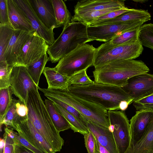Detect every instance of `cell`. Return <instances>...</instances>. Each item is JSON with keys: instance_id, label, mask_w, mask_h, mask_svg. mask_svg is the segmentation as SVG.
Segmentation results:
<instances>
[{"instance_id": "6da1fadb", "label": "cell", "mask_w": 153, "mask_h": 153, "mask_svg": "<svg viewBox=\"0 0 153 153\" xmlns=\"http://www.w3.org/2000/svg\"><path fill=\"white\" fill-rule=\"evenodd\" d=\"M68 91L73 95L96 104L107 111L120 110L123 101L131 103L133 99L122 88L94 82L85 85H72Z\"/></svg>"}, {"instance_id": "7a4b0ae2", "label": "cell", "mask_w": 153, "mask_h": 153, "mask_svg": "<svg viewBox=\"0 0 153 153\" xmlns=\"http://www.w3.org/2000/svg\"><path fill=\"white\" fill-rule=\"evenodd\" d=\"M26 106L28 108L27 118L36 130L56 152H60L64 145V140L55 127L38 88L29 91Z\"/></svg>"}, {"instance_id": "3957f363", "label": "cell", "mask_w": 153, "mask_h": 153, "mask_svg": "<svg viewBox=\"0 0 153 153\" xmlns=\"http://www.w3.org/2000/svg\"><path fill=\"white\" fill-rule=\"evenodd\" d=\"M149 71L142 61L130 59L117 60L97 66L93 73L95 82L122 88L131 77Z\"/></svg>"}, {"instance_id": "277c9868", "label": "cell", "mask_w": 153, "mask_h": 153, "mask_svg": "<svg viewBox=\"0 0 153 153\" xmlns=\"http://www.w3.org/2000/svg\"><path fill=\"white\" fill-rule=\"evenodd\" d=\"M37 88L48 99L62 101L75 108L87 121L109 128L108 111L101 107L76 97L68 90Z\"/></svg>"}, {"instance_id": "5b68a950", "label": "cell", "mask_w": 153, "mask_h": 153, "mask_svg": "<svg viewBox=\"0 0 153 153\" xmlns=\"http://www.w3.org/2000/svg\"><path fill=\"white\" fill-rule=\"evenodd\" d=\"M87 25L79 22H71L63 27L62 32L51 45L47 53L49 60L55 63L80 45L90 42Z\"/></svg>"}, {"instance_id": "8992f818", "label": "cell", "mask_w": 153, "mask_h": 153, "mask_svg": "<svg viewBox=\"0 0 153 153\" xmlns=\"http://www.w3.org/2000/svg\"><path fill=\"white\" fill-rule=\"evenodd\" d=\"M96 48L85 43L62 57L54 68L61 74L69 77L93 66Z\"/></svg>"}, {"instance_id": "52a82bcc", "label": "cell", "mask_w": 153, "mask_h": 153, "mask_svg": "<svg viewBox=\"0 0 153 153\" xmlns=\"http://www.w3.org/2000/svg\"><path fill=\"white\" fill-rule=\"evenodd\" d=\"M143 50L138 40L135 42L114 45L109 42L96 48L93 66L94 68L114 61L134 59L138 57Z\"/></svg>"}, {"instance_id": "ba28073f", "label": "cell", "mask_w": 153, "mask_h": 153, "mask_svg": "<svg viewBox=\"0 0 153 153\" xmlns=\"http://www.w3.org/2000/svg\"><path fill=\"white\" fill-rule=\"evenodd\" d=\"M110 125L118 153H127L131 142L130 124L122 111H108Z\"/></svg>"}, {"instance_id": "9c48e42d", "label": "cell", "mask_w": 153, "mask_h": 153, "mask_svg": "<svg viewBox=\"0 0 153 153\" xmlns=\"http://www.w3.org/2000/svg\"><path fill=\"white\" fill-rule=\"evenodd\" d=\"M145 22L136 20L119 23L88 26L87 33L90 42L96 40L105 42L127 31L140 27Z\"/></svg>"}, {"instance_id": "30bf717a", "label": "cell", "mask_w": 153, "mask_h": 153, "mask_svg": "<svg viewBox=\"0 0 153 153\" xmlns=\"http://www.w3.org/2000/svg\"><path fill=\"white\" fill-rule=\"evenodd\" d=\"M49 45L35 31L25 43L17 58L16 65L27 66L47 53Z\"/></svg>"}, {"instance_id": "8fae6325", "label": "cell", "mask_w": 153, "mask_h": 153, "mask_svg": "<svg viewBox=\"0 0 153 153\" xmlns=\"http://www.w3.org/2000/svg\"><path fill=\"white\" fill-rule=\"evenodd\" d=\"M9 128L20 133L29 143L44 153H56L27 117H19L15 123Z\"/></svg>"}, {"instance_id": "7c38bea8", "label": "cell", "mask_w": 153, "mask_h": 153, "mask_svg": "<svg viewBox=\"0 0 153 153\" xmlns=\"http://www.w3.org/2000/svg\"><path fill=\"white\" fill-rule=\"evenodd\" d=\"M10 87L13 94L26 105L29 91L32 88H37L26 67L21 65L13 68Z\"/></svg>"}, {"instance_id": "4fadbf2b", "label": "cell", "mask_w": 153, "mask_h": 153, "mask_svg": "<svg viewBox=\"0 0 153 153\" xmlns=\"http://www.w3.org/2000/svg\"><path fill=\"white\" fill-rule=\"evenodd\" d=\"M122 88L134 102L149 96L153 94V74L147 73L134 76Z\"/></svg>"}, {"instance_id": "5bb4252c", "label": "cell", "mask_w": 153, "mask_h": 153, "mask_svg": "<svg viewBox=\"0 0 153 153\" xmlns=\"http://www.w3.org/2000/svg\"><path fill=\"white\" fill-rule=\"evenodd\" d=\"M29 21L33 29L49 45L54 42L53 29H49L37 16L28 0H14Z\"/></svg>"}, {"instance_id": "9a60e30c", "label": "cell", "mask_w": 153, "mask_h": 153, "mask_svg": "<svg viewBox=\"0 0 153 153\" xmlns=\"http://www.w3.org/2000/svg\"><path fill=\"white\" fill-rule=\"evenodd\" d=\"M33 32H29L19 30H14L5 54V60L8 65L13 67L16 65L17 58L24 45Z\"/></svg>"}, {"instance_id": "2e32d148", "label": "cell", "mask_w": 153, "mask_h": 153, "mask_svg": "<svg viewBox=\"0 0 153 153\" xmlns=\"http://www.w3.org/2000/svg\"><path fill=\"white\" fill-rule=\"evenodd\" d=\"M33 9L43 23L49 29L61 27L57 23L52 0H28Z\"/></svg>"}, {"instance_id": "e0dca14e", "label": "cell", "mask_w": 153, "mask_h": 153, "mask_svg": "<svg viewBox=\"0 0 153 153\" xmlns=\"http://www.w3.org/2000/svg\"><path fill=\"white\" fill-rule=\"evenodd\" d=\"M125 7L124 0H83L77 2L74 6V12L75 13L101 10Z\"/></svg>"}, {"instance_id": "ac0fdd59", "label": "cell", "mask_w": 153, "mask_h": 153, "mask_svg": "<svg viewBox=\"0 0 153 153\" xmlns=\"http://www.w3.org/2000/svg\"><path fill=\"white\" fill-rule=\"evenodd\" d=\"M86 126L98 142L110 153H118L112 133L111 130L87 121Z\"/></svg>"}, {"instance_id": "d6986e66", "label": "cell", "mask_w": 153, "mask_h": 153, "mask_svg": "<svg viewBox=\"0 0 153 153\" xmlns=\"http://www.w3.org/2000/svg\"><path fill=\"white\" fill-rule=\"evenodd\" d=\"M9 17L10 25L14 30H21L29 32L34 31L22 10L14 0H7Z\"/></svg>"}, {"instance_id": "ffe728a7", "label": "cell", "mask_w": 153, "mask_h": 153, "mask_svg": "<svg viewBox=\"0 0 153 153\" xmlns=\"http://www.w3.org/2000/svg\"><path fill=\"white\" fill-rule=\"evenodd\" d=\"M151 17V14L147 10L130 9L129 10L114 18L101 22L97 25L119 23L136 20H142L146 22L150 20Z\"/></svg>"}, {"instance_id": "44dd1931", "label": "cell", "mask_w": 153, "mask_h": 153, "mask_svg": "<svg viewBox=\"0 0 153 153\" xmlns=\"http://www.w3.org/2000/svg\"><path fill=\"white\" fill-rule=\"evenodd\" d=\"M42 73L46 79L48 88L68 91L69 77L59 73L54 68L45 67Z\"/></svg>"}, {"instance_id": "7402d4cb", "label": "cell", "mask_w": 153, "mask_h": 153, "mask_svg": "<svg viewBox=\"0 0 153 153\" xmlns=\"http://www.w3.org/2000/svg\"><path fill=\"white\" fill-rule=\"evenodd\" d=\"M44 103L55 127L59 132L70 128L65 118L56 109L54 102L47 99L45 100Z\"/></svg>"}, {"instance_id": "603a6c76", "label": "cell", "mask_w": 153, "mask_h": 153, "mask_svg": "<svg viewBox=\"0 0 153 153\" xmlns=\"http://www.w3.org/2000/svg\"><path fill=\"white\" fill-rule=\"evenodd\" d=\"M130 153H153V119L142 138Z\"/></svg>"}, {"instance_id": "cb8c5ba5", "label": "cell", "mask_w": 153, "mask_h": 153, "mask_svg": "<svg viewBox=\"0 0 153 153\" xmlns=\"http://www.w3.org/2000/svg\"><path fill=\"white\" fill-rule=\"evenodd\" d=\"M123 8L118 7L103 10L75 13L74 15L72 16L71 22H79L88 26L93 22L103 15Z\"/></svg>"}, {"instance_id": "d4e9b609", "label": "cell", "mask_w": 153, "mask_h": 153, "mask_svg": "<svg viewBox=\"0 0 153 153\" xmlns=\"http://www.w3.org/2000/svg\"><path fill=\"white\" fill-rule=\"evenodd\" d=\"M56 20L63 27L71 22L72 16L64 1L62 0H52Z\"/></svg>"}, {"instance_id": "484cf974", "label": "cell", "mask_w": 153, "mask_h": 153, "mask_svg": "<svg viewBox=\"0 0 153 153\" xmlns=\"http://www.w3.org/2000/svg\"><path fill=\"white\" fill-rule=\"evenodd\" d=\"M14 31L10 25L0 24V66L7 65L5 53Z\"/></svg>"}, {"instance_id": "4316f807", "label": "cell", "mask_w": 153, "mask_h": 153, "mask_svg": "<svg viewBox=\"0 0 153 153\" xmlns=\"http://www.w3.org/2000/svg\"><path fill=\"white\" fill-rule=\"evenodd\" d=\"M49 58L46 53L39 59L26 67L35 84L38 86L39 79Z\"/></svg>"}, {"instance_id": "83f0119b", "label": "cell", "mask_w": 153, "mask_h": 153, "mask_svg": "<svg viewBox=\"0 0 153 153\" xmlns=\"http://www.w3.org/2000/svg\"><path fill=\"white\" fill-rule=\"evenodd\" d=\"M54 103L56 109L65 118L71 128L74 132H78L83 135L89 132L87 126L75 117L58 104Z\"/></svg>"}, {"instance_id": "f1b7e54d", "label": "cell", "mask_w": 153, "mask_h": 153, "mask_svg": "<svg viewBox=\"0 0 153 153\" xmlns=\"http://www.w3.org/2000/svg\"><path fill=\"white\" fill-rule=\"evenodd\" d=\"M138 40L143 46L153 50V24H144L140 27Z\"/></svg>"}, {"instance_id": "f546056e", "label": "cell", "mask_w": 153, "mask_h": 153, "mask_svg": "<svg viewBox=\"0 0 153 153\" xmlns=\"http://www.w3.org/2000/svg\"><path fill=\"white\" fill-rule=\"evenodd\" d=\"M137 28L127 31L117 36L109 42L111 44L119 45L128 44L138 40L139 28Z\"/></svg>"}, {"instance_id": "4dcf8cb0", "label": "cell", "mask_w": 153, "mask_h": 153, "mask_svg": "<svg viewBox=\"0 0 153 153\" xmlns=\"http://www.w3.org/2000/svg\"><path fill=\"white\" fill-rule=\"evenodd\" d=\"M13 94L10 87L0 89V121L5 115L11 104Z\"/></svg>"}, {"instance_id": "1f68e13d", "label": "cell", "mask_w": 153, "mask_h": 153, "mask_svg": "<svg viewBox=\"0 0 153 153\" xmlns=\"http://www.w3.org/2000/svg\"><path fill=\"white\" fill-rule=\"evenodd\" d=\"M4 131L12 139L15 144L22 145L34 153H44L31 144L19 133L15 132L13 129L6 127L4 128Z\"/></svg>"}, {"instance_id": "d6a6232c", "label": "cell", "mask_w": 153, "mask_h": 153, "mask_svg": "<svg viewBox=\"0 0 153 153\" xmlns=\"http://www.w3.org/2000/svg\"><path fill=\"white\" fill-rule=\"evenodd\" d=\"M18 101V100L13 97L9 108L1 121H0L1 129L3 125L10 128L16 122L19 117L16 111V104Z\"/></svg>"}, {"instance_id": "836d02e7", "label": "cell", "mask_w": 153, "mask_h": 153, "mask_svg": "<svg viewBox=\"0 0 153 153\" xmlns=\"http://www.w3.org/2000/svg\"><path fill=\"white\" fill-rule=\"evenodd\" d=\"M87 70L78 72L68 78V87L72 85H85L92 84L94 81L91 80L88 76Z\"/></svg>"}, {"instance_id": "e575fe53", "label": "cell", "mask_w": 153, "mask_h": 153, "mask_svg": "<svg viewBox=\"0 0 153 153\" xmlns=\"http://www.w3.org/2000/svg\"><path fill=\"white\" fill-rule=\"evenodd\" d=\"M13 67L7 65L0 66V89L10 87L11 74Z\"/></svg>"}, {"instance_id": "d590c367", "label": "cell", "mask_w": 153, "mask_h": 153, "mask_svg": "<svg viewBox=\"0 0 153 153\" xmlns=\"http://www.w3.org/2000/svg\"><path fill=\"white\" fill-rule=\"evenodd\" d=\"M48 99L51 100L64 108L69 113L71 114L86 126L87 121L86 120L83 116L75 108L59 100L54 98H50Z\"/></svg>"}, {"instance_id": "8d00e7d4", "label": "cell", "mask_w": 153, "mask_h": 153, "mask_svg": "<svg viewBox=\"0 0 153 153\" xmlns=\"http://www.w3.org/2000/svg\"><path fill=\"white\" fill-rule=\"evenodd\" d=\"M130 9H128L127 7H125L121 9L110 12L94 21L90 24L89 26H96L101 22L114 18L129 10Z\"/></svg>"}, {"instance_id": "74e56055", "label": "cell", "mask_w": 153, "mask_h": 153, "mask_svg": "<svg viewBox=\"0 0 153 153\" xmlns=\"http://www.w3.org/2000/svg\"><path fill=\"white\" fill-rule=\"evenodd\" d=\"M133 105L137 110L153 109V94L134 101Z\"/></svg>"}, {"instance_id": "f35d334b", "label": "cell", "mask_w": 153, "mask_h": 153, "mask_svg": "<svg viewBox=\"0 0 153 153\" xmlns=\"http://www.w3.org/2000/svg\"><path fill=\"white\" fill-rule=\"evenodd\" d=\"M0 24L9 25L11 26L9 17L7 0H0Z\"/></svg>"}, {"instance_id": "ab89813d", "label": "cell", "mask_w": 153, "mask_h": 153, "mask_svg": "<svg viewBox=\"0 0 153 153\" xmlns=\"http://www.w3.org/2000/svg\"><path fill=\"white\" fill-rule=\"evenodd\" d=\"M85 144L88 153H94L96 142V139L93 134L89 132L83 135Z\"/></svg>"}, {"instance_id": "60d3db41", "label": "cell", "mask_w": 153, "mask_h": 153, "mask_svg": "<svg viewBox=\"0 0 153 153\" xmlns=\"http://www.w3.org/2000/svg\"><path fill=\"white\" fill-rule=\"evenodd\" d=\"M3 138L5 140L4 153H13L14 146L13 140L5 132L3 135Z\"/></svg>"}, {"instance_id": "b9f144b4", "label": "cell", "mask_w": 153, "mask_h": 153, "mask_svg": "<svg viewBox=\"0 0 153 153\" xmlns=\"http://www.w3.org/2000/svg\"><path fill=\"white\" fill-rule=\"evenodd\" d=\"M16 111L18 115L20 117H27L28 108L26 105L18 100L16 104Z\"/></svg>"}, {"instance_id": "7bdbcfd3", "label": "cell", "mask_w": 153, "mask_h": 153, "mask_svg": "<svg viewBox=\"0 0 153 153\" xmlns=\"http://www.w3.org/2000/svg\"><path fill=\"white\" fill-rule=\"evenodd\" d=\"M13 153H34L25 147L18 144H15Z\"/></svg>"}, {"instance_id": "ee69618b", "label": "cell", "mask_w": 153, "mask_h": 153, "mask_svg": "<svg viewBox=\"0 0 153 153\" xmlns=\"http://www.w3.org/2000/svg\"><path fill=\"white\" fill-rule=\"evenodd\" d=\"M96 144L94 153H110L98 142L96 139Z\"/></svg>"}, {"instance_id": "f6af8a7d", "label": "cell", "mask_w": 153, "mask_h": 153, "mask_svg": "<svg viewBox=\"0 0 153 153\" xmlns=\"http://www.w3.org/2000/svg\"><path fill=\"white\" fill-rule=\"evenodd\" d=\"M131 103L126 101H123L120 103L119 107L120 110L123 111L126 110L128 108L129 105Z\"/></svg>"}, {"instance_id": "bcb514c9", "label": "cell", "mask_w": 153, "mask_h": 153, "mask_svg": "<svg viewBox=\"0 0 153 153\" xmlns=\"http://www.w3.org/2000/svg\"><path fill=\"white\" fill-rule=\"evenodd\" d=\"M5 145L4 139L1 138L0 139V153H4Z\"/></svg>"}, {"instance_id": "7dc6e473", "label": "cell", "mask_w": 153, "mask_h": 153, "mask_svg": "<svg viewBox=\"0 0 153 153\" xmlns=\"http://www.w3.org/2000/svg\"><path fill=\"white\" fill-rule=\"evenodd\" d=\"M133 1H134V2H138V3H145V2H146L147 1H148L147 0H133Z\"/></svg>"}]
</instances>
